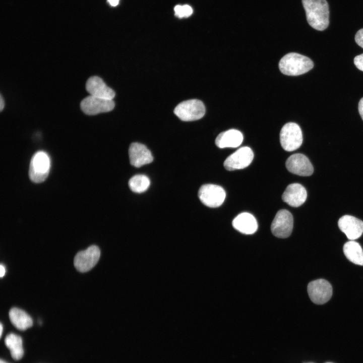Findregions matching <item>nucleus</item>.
Segmentation results:
<instances>
[{"mask_svg": "<svg viewBox=\"0 0 363 363\" xmlns=\"http://www.w3.org/2000/svg\"><path fill=\"white\" fill-rule=\"evenodd\" d=\"M198 197L201 202L210 208H216L223 203L226 193L220 186L214 184H205L202 186L198 191Z\"/></svg>", "mask_w": 363, "mask_h": 363, "instance_id": "nucleus-6", "label": "nucleus"}, {"mask_svg": "<svg viewBox=\"0 0 363 363\" xmlns=\"http://www.w3.org/2000/svg\"><path fill=\"white\" fill-rule=\"evenodd\" d=\"M254 158V153L249 147H243L229 155L224 161L225 168L229 171L243 169L248 166Z\"/></svg>", "mask_w": 363, "mask_h": 363, "instance_id": "nucleus-11", "label": "nucleus"}, {"mask_svg": "<svg viewBox=\"0 0 363 363\" xmlns=\"http://www.w3.org/2000/svg\"><path fill=\"white\" fill-rule=\"evenodd\" d=\"M311 300L317 305L327 302L332 294V288L329 282L323 279L310 282L307 287Z\"/></svg>", "mask_w": 363, "mask_h": 363, "instance_id": "nucleus-10", "label": "nucleus"}, {"mask_svg": "<svg viewBox=\"0 0 363 363\" xmlns=\"http://www.w3.org/2000/svg\"><path fill=\"white\" fill-rule=\"evenodd\" d=\"M307 20L314 29L323 31L329 24V6L326 0H302Z\"/></svg>", "mask_w": 363, "mask_h": 363, "instance_id": "nucleus-1", "label": "nucleus"}, {"mask_svg": "<svg viewBox=\"0 0 363 363\" xmlns=\"http://www.w3.org/2000/svg\"><path fill=\"white\" fill-rule=\"evenodd\" d=\"M86 89L90 95L99 98L113 100L115 95V92L108 87L101 78L96 76L87 80Z\"/></svg>", "mask_w": 363, "mask_h": 363, "instance_id": "nucleus-14", "label": "nucleus"}, {"mask_svg": "<svg viewBox=\"0 0 363 363\" xmlns=\"http://www.w3.org/2000/svg\"><path fill=\"white\" fill-rule=\"evenodd\" d=\"M0 328H1V331H1V333H0V335H1V336H2V332H3V325H2V324L1 323V325H0Z\"/></svg>", "mask_w": 363, "mask_h": 363, "instance_id": "nucleus-31", "label": "nucleus"}, {"mask_svg": "<svg viewBox=\"0 0 363 363\" xmlns=\"http://www.w3.org/2000/svg\"><path fill=\"white\" fill-rule=\"evenodd\" d=\"M174 11L176 16L178 17L181 18L185 17L183 12V6L180 5L176 6L174 8Z\"/></svg>", "mask_w": 363, "mask_h": 363, "instance_id": "nucleus-25", "label": "nucleus"}, {"mask_svg": "<svg viewBox=\"0 0 363 363\" xmlns=\"http://www.w3.org/2000/svg\"><path fill=\"white\" fill-rule=\"evenodd\" d=\"M285 165L289 172L300 176H310L314 171L313 166L310 160L300 153L294 154L289 156Z\"/></svg>", "mask_w": 363, "mask_h": 363, "instance_id": "nucleus-12", "label": "nucleus"}, {"mask_svg": "<svg viewBox=\"0 0 363 363\" xmlns=\"http://www.w3.org/2000/svg\"><path fill=\"white\" fill-rule=\"evenodd\" d=\"M354 39L357 44L363 48V28L356 32Z\"/></svg>", "mask_w": 363, "mask_h": 363, "instance_id": "nucleus-24", "label": "nucleus"}, {"mask_svg": "<svg viewBox=\"0 0 363 363\" xmlns=\"http://www.w3.org/2000/svg\"><path fill=\"white\" fill-rule=\"evenodd\" d=\"M109 4L112 6H116L119 2V0H108Z\"/></svg>", "mask_w": 363, "mask_h": 363, "instance_id": "nucleus-30", "label": "nucleus"}, {"mask_svg": "<svg viewBox=\"0 0 363 363\" xmlns=\"http://www.w3.org/2000/svg\"><path fill=\"white\" fill-rule=\"evenodd\" d=\"M313 67L314 63L310 58L295 52L286 54L279 63L281 72L288 76H298L305 74Z\"/></svg>", "mask_w": 363, "mask_h": 363, "instance_id": "nucleus-2", "label": "nucleus"}, {"mask_svg": "<svg viewBox=\"0 0 363 363\" xmlns=\"http://www.w3.org/2000/svg\"><path fill=\"white\" fill-rule=\"evenodd\" d=\"M343 252L350 262L363 266V250L358 243L354 240L346 242L343 246Z\"/></svg>", "mask_w": 363, "mask_h": 363, "instance_id": "nucleus-20", "label": "nucleus"}, {"mask_svg": "<svg viewBox=\"0 0 363 363\" xmlns=\"http://www.w3.org/2000/svg\"><path fill=\"white\" fill-rule=\"evenodd\" d=\"M302 134L299 126L294 123H288L282 128L280 142L286 151H293L300 147L302 143Z\"/></svg>", "mask_w": 363, "mask_h": 363, "instance_id": "nucleus-5", "label": "nucleus"}, {"mask_svg": "<svg viewBox=\"0 0 363 363\" xmlns=\"http://www.w3.org/2000/svg\"><path fill=\"white\" fill-rule=\"evenodd\" d=\"M0 363H8V362L1 359Z\"/></svg>", "mask_w": 363, "mask_h": 363, "instance_id": "nucleus-32", "label": "nucleus"}, {"mask_svg": "<svg viewBox=\"0 0 363 363\" xmlns=\"http://www.w3.org/2000/svg\"><path fill=\"white\" fill-rule=\"evenodd\" d=\"M130 163L136 167L150 163L153 157L147 147L139 143H133L129 149Z\"/></svg>", "mask_w": 363, "mask_h": 363, "instance_id": "nucleus-15", "label": "nucleus"}, {"mask_svg": "<svg viewBox=\"0 0 363 363\" xmlns=\"http://www.w3.org/2000/svg\"><path fill=\"white\" fill-rule=\"evenodd\" d=\"M5 106V102L2 95L0 96V111H2Z\"/></svg>", "mask_w": 363, "mask_h": 363, "instance_id": "nucleus-29", "label": "nucleus"}, {"mask_svg": "<svg viewBox=\"0 0 363 363\" xmlns=\"http://www.w3.org/2000/svg\"><path fill=\"white\" fill-rule=\"evenodd\" d=\"M150 184L149 178L144 174H137L132 176L129 181V186L134 192L141 193L146 191Z\"/></svg>", "mask_w": 363, "mask_h": 363, "instance_id": "nucleus-22", "label": "nucleus"}, {"mask_svg": "<svg viewBox=\"0 0 363 363\" xmlns=\"http://www.w3.org/2000/svg\"><path fill=\"white\" fill-rule=\"evenodd\" d=\"M100 251L96 246H91L85 250L78 252L74 258V264L81 272H86L93 268L98 262Z\"/></svg>", "mask_w": 363, "mask_h": 363, "instance_id": "nucleus-9", "label": "nucleus"}, {"mask_svg": "<svg viewBox=\"0 0 363 363\" xmlns=\"http://www.w3.org/2000/svg\"><path fill=\"white\" fill-rule=\"evenodd\" d=\"M174 113L182 120L194 121L204 115L205 107L201 100L190 99L179 103L175 107Z\"/></svg>", "mask_w": 363, "mask_h": 363, "instance_id": "nucleus-4", "label": "nucleus"}, {"mask_svg": "<svg viewBox=\"0 0 363 363\" xmlns=\"http://www.w3.org/2000/svg\"><path fill=\"white\" fill-rule=\"evenodd\" d=\"M5 272H6V269H5V266L4 265H3L2 264H1V265H0L1 277H3L5 275Z\"/></svg>", "mask_w": 363, "mask_h": 363, "instance_id": "nucleus-28", "label": "nucleus"}, {"mask_svg": "<svg viewBox=\"0 0 363 363\" xmlns=\"http://www.w3.org/2000/svg\"><path fill=\"white\" fill-rule=\"evenodd\" d=\"M50 165V159L46 152H36L30 160L29 169L30 180L36 184L44 182L49 174Z\"/></svg>", "mask_w": 363, "mask_h": 363, "instance_id": "nucleus-3", "label": "nucleus"}, {"mask_svg": "<svg viewBox=\"0 0 363 363\" xmlns=\"http://www.w3.org/2000/svg\"><path fill=\"white\" fill-rule=\"evenodd\" d=\"M113 100L106 99L89 95L80 103L82 111L89 115H96L102 112L111 111L114 107Z\"/></svg>", "mask_w": 363, "mask_h": 363, "instance_id": "nucleus-8", "label": "nucleus"}, {"mask_svg": "<svg viewBox=\"0 0 363 363\" xmlns=\"http://www.w3.org/2000/svg\"><path fill=\"white\" fill-rule=\"evenodd\" d=\"M243 141V135L240 131L230 129L220 133L215 139V144L219 148H236Z\"/></svg>", "mask_w": 363, "mask_h": 363, "instance_id": "nucleus-18", "label": "nucleus"}, {"mask_svg": "<svg viewBox=\"0 0 363 363\" xmlns=\"http://www.w3.org/2000/svg\"><path fill=\"white\" fill-rule=\"evenodd\" d=\"M340 229L350 240L359 238L363 233V221L351 215L342 216L338 222Z\"/></svg>", "mask_w": 363, "mask_h": 363, "instance_id": "nucleus-13", "label": "nucleus"}, {"mask_svg": "<svg viewBox=\"0 0 363 363\" xmlns=\"http://www.w3.org/2000/svg\"><path fill=\"white\" fill-rule=\"evenodd\" d=\"M293 219L291 213L282 209L277 212L271 225L273 234L279 238H286L291 233Z\"/></svg>", "mask_w": 363, "mask_h": 363, "instance_id": "nucleus-7", "label": "nucleus"}, {"mask_svg": "<svg viewBox=\"0 0 363 363\" xmlns=\"http://www.w3.org/2000/svg\"><path fill=\"white\" fill-rule=\"evenodd\" d=\"M6 346L10 349L12 357L15 360L20 359L24 354L22 340L19 335L11 333L5 339Z\"/></svg>", "mask_w": 363, "mask_h": 363, "instance_id": "nucleus-21", "label": "nucleus"}, {"mask_svg": "<svg viewBox=\"0 0 363 363\" xmlns=\"http://www.w3.org/2000/svg\"><path fill=\"white\" fill-rule=\"evenodd\" d=\"M232 224L235 229L246 234H253L258 229L256 218L252 214L247 212L238 214L233 220Z\"/></svg>", "mask_w": 363, "mask_h": 363, "instance_id": "nucleus-17", "label": "nucleus"}, {"mask_svg": "<svg viewBox=\"0 0 363 363\" xmlns=\"http://www.w3.org/2000/svg\"><path fill=\"white\" fill-rule=\"evenodd\" d=\"M358 109L359 113L363 120V97L361 98L359 101Z\"/></svg>", "mask_w": 363, "mask_h": 363, "instance_id": "nucleus-27", "label": "nucleus"}, {"mask_svg": "<svg viewBox=\"0 0 363 363\" xmlns=\"http://www.w3.org/2000/svg\"><path fill=\"white\" fill-rule=\"evenodd\" d=\"M183 12L185 17H188L191 15L193 13L192 8L189 5H184L183 6Z\"/></svg>", "mask_w": 363, "mask_h": 363, "instance_id": "nucleus-26", "label": "nucleus"}, {"mask_svg": "<svg viewBox=\"0 0 363 363\" xmlns=\"http://www.w3.org/2000/svg\"><path fill=\"white\" fill-rule=\"evenodd\" d=\"M9 317L12 324L20 330H26L33 325L30 316L19 308H12L9 312Z\"/></svg>", "mask_w": 363, "mask_h": 363, "instance_id": "nucleus-19", "label": "nucleus"}, {"mask_svg": "<svg viewBox=\"0 0 363 363\" xmlns=\"http://www.w3.org/2000/svg\"><path fill=\"white\" fill-rule=\"evenodd\" d=\"M353 61L355 67L363 71V53L355 56Z\"/></svg>", "mask_w": 363, "mask_h": 363, "instance_id": "nucleus-23", "label": "nucleus"}, {"mask_svg": "<svg viewBox=\"0 0 363 363\" xmlns=\"http://www.w3.org/2000/svg\"><path fill=\"white\" fill-rule=\"evenodd\" d=\"M307 197L306 189L298 183L289 185L282 196L283 201L293 207L301 206L306 201Z\"/></svg>", "mask_w": 363, "mask_h": 363, "instance_id": "nucleus-16", "label": "nucleus"}]
</instances>
